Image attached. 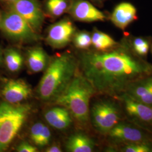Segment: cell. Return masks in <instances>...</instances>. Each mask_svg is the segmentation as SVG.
Here are the masks:
<instances>
[{
  "label": "cell",
  "instance_id": "cell-30",
  "mask_svg": "<svg viewBox=\"0 0 152 152\" xmlns=\"http://www.w3.org/2000/svg\"><path fill=\"white\" fill-rule=\"evenodd\" d=\"M2 14H3V12H2L1 11H0V22L1 20V19H2Z\"/></svg>",
  "mask_w": 152,
  "mask_h": 152
},
{
  "label": "cell",
  "instance_id": "cell-18",
  "mask_svg": "<svg viewBox=\"0 0 152 152\" xmlns=\"http://www.w3.org/2000/svg\"><path fill=\"white\" fill-rule=\"evenodd\" d=\"M91 45L98 51H105L117 46V42L108 34L95 30L91 36Z\"/></svg>",
  "mask_w": 152,
  "mask_h": 152
},
{
  "label": "cell",
  "instance_id": "cell-10",
  "mask_svg": "<svg viewBox=\"0 0 152 152\" xmlns=\"http://www.w3.org/2000/svg\"><path fill=\"white\" fill-rule=\"evenodd\" d=\"M75 33V28L71 20L65 18L50 26L46 41L51 47L61 49L70 42Z\"/></svg>",
  "mask_w": 152,
  "mask_h": 152
},
{
  "label": "cell",
  "instance_id": "cell-5",
  "mask_svg": "<svg viewBox=\"0 0 152 152\" xmlns=\"http://www.w3.org/2000/svg\"><path fill=\"white\" fill-rule=\"evenodd\" d=\"M90 118L95 130L102 135H108L125 117L119 101L115 98L100 99L90 109Z\"/></svg>",
  "mask_w": 152,
  "mask_h": 152
},
{
  "label": "cell",
  "instance_id": "cell-8",
  "mask_svg": "<svg viewBox=\"0 0 152 152\" xmlns=\"http://www.w3.org/2000/svg\"><path fill=\"white\" fill-rule=\"evenodd\" d=\"M116 99L121 105L125 120L152 132V107L132 99L125 93Z\"/></svg>",
  "mask_w": 152,
  "mask_h": 152
},
{
  "label": "cell",
  "instance_id": "cell-22",
  "mask_svg": "<svg viewBox=\"0 0 152 152\" xmlns=\"http://www.w3.org/2000/svg\"><path fill=\"white\" fill-rule=\"evenodd\" d=\"M131 50L141 58H145L150 48L149 41L144 37H135L131 41Z\"/></svg>",
  "mask_w": 152,
  "mask_h": 152
},
{
  "label": "cell",
  "instance_id": "cell-21",
  "mask_svg": "<svg viewBox=\"0 0 152 152\" xmlns=\"http://www.w3.org/2000/svg\"><path fill=\"white\" fill-rule=\"evenodd\" d=\"M116 150L121 152H152V142H138L116 145Z\"/></svg>",
  "mask_w": 152,
  "mask_h": 152
},
{
  "label": "cell",
  "instance_id": "cell-24",
  "mask_svg": "<svg viewBox=\"0 0 152 152\" xmlns=\"http://www.w3.org/2000/svg\"><path fill=\"white\" fill-rule=\"evenodd\" d=\"M51 137V134L49 127L44 125L42 130L39 137L38 141L36 144V145L40 148H42L48 145L50 141Z\"/></svg>",
  "mask_w": 152,
  "mask_h": 152
},
{
  "label": "cell",
  "instance_id": "cell-3",
  "mask_svg": "<svg viewBox=\"0 0 152 152\" xmlns=\"http://www.w3.org/2000/svg\"><path fill=\"white\" fill-rule=\"evenodd\" d=\"M96 94L91 83L77 72L65 91L55 102L67 109L80 125L85 126L90 120V100Z\"/></svg>",
  "mask_w": 152,
  "mask_h": 152
},
{
  "label": "cell",
  "instance_id": "cell-11",
  "mask_svg": "<svg viewBox=\"0 0 152 152\" xmlns=\"http://www.w3.org/2000/svg\"><path fill=\"white\" fill-rule=\"evenodd\" d=\"M67 12L75 20L80 22L104 21L106 18L103 12L85 0H71Z\"/></svg>",
  "mask_w": 152,
  "mask_h": 152
},
{
  "label": "cell",
  "instance_id": "cell-6",
  "mask_svg": "<svg viewBox=\"0 0 152 152\" xmlns=\"http://www.w3.org/2000/svg\"><path fill=\"white\" fill-rule=\"evenodd\" d=\"M0 30L7 38L17 42L33 43L40 39L38 33L22 16L9 9L3 12Z\"/></svg>",
  "mask_w": 152,
  "mask_h": 152
},
{
  "label": "cell",
  "instance_id": "cell-23",
  "mask_svg": "<svg viewBox=\"0 0 152 152\" xmlns=\"http://www.w3.org/2000/svg\"><path fill=\"white\" fill-rule=\"evenodd\" d=\"M73 43L77 48L87 49L91 45V36L86 31H80L73 36Z\"/></svg>",
  "mask_w": 152,
  "mask_h": 152
},
{
  "label": "cell",
  "instance_id": "cell-7",
  "mask_svg": "<svg viewBox=\"0 0 152 152\" xmlns=\"http://www.w3.org/2000/svg\"><path fill=\"white\" fill-rule=\"evenodd\" d=\"M107 135L115 146L132 142H152V132L125 119L115 125Z\"/></svg>",
  "mask_w": 152,
  "mask_h": 152
},
{
  "label": "cell",
  "instance_id": "cell-26",
  "mask_svg": "<svg viewBox=\"0 0 152 152\" xmlns=\"http://www.w3.org/2000/svg\"><path fill=\"white\" fill-rule=\"evenodd\" d=\"M16 151L18 152H36L38 151L36 147L27 142H23L20 143L16 148Z\"/></svg>",
  "mask_w": 152,
  "mask_h": 152
},
{
  "label": "cell",
  "instance_id": "cell-29",
  "mask_svg": "<svg viewBox=\"0 0 152 152\" xmlns=\"http://www.w3.org/2000/svg\"><path fill=\"white\" fill-rule=\"evenodd\" d=\"M3 60V58H2V50L0 48V65L2 63V61Z\"/></svg>",
  "mask_w": 152,
  "mask_h": 152
},
{
  "label": "cell",
  "instance_id": "cell-4",
  "mask_svg": "<svg viewBox=\"0 0 152 152\" xmlns=\"http://www.w3.org/2000/svg\"><path fill=\"white\" fill-rule=\"evenodd\" d=\"M28 104L0 103V152L6 151L24 124L31 111Z\"/></svg>",
  "mask_w": 152,
  "mask_h": 152
},
{
  "label": "cell",
  "instance_id": "cell-27",
  "mask_svg": "<svg viewBox=\"0 0 152 152\" xmlns=\"http://www.w3.org/2000/svg\"><path fill=\"white\" fill-rule=\"evenodd\" d=\"M61 151H62L61 148L57 145H51L49 147L46 151V152H60Z\"/></svg>",
  "mask_w": 152,
  "mask_h": 152
},
{
  "label": "cell",
  "instance_id": "cell-31",
  "mask_svg": "<svg viewBox=\"0 0 152 152\" xmlns=\"http://www.w3.org/2000/svg\"><path fill=\"white\" fill-rule=\"evenodd\" d=\"M94 1H102V0H94Z\"/></svg>",
  "mask_w": 152,
  "mask_h": 152
},
{
  "label": "cell",
  "instance_id": "cell-15",
  "mask_svg": "<svg viewBox=\"0 0 152 152\" xmlns=\"http://www.w3.org/2000/svg\"><path fill=\"white\" fill-rule=\"evenodd\" d=\"M44 117L49 125L59 130L68 129L72 123L71 113L62 106L50 109L45 112Z\"/></svg>",
  "mask_w": 152,
  "mask_h": 152
},
{
  "label": "cell",
  "instance_id": "cell-16",
  "mask_svg": "<svg viewBox=\"0 0 152 152\" xmlns=\"http://www.w3.org/2000/svg\"><path fill=\"white\" fill-rule=\"evenodd\" d=\"M50 63L49 56L41 47L29 49L27 53V63L28 69L33 73L45 70Z\"/></svg>",
  "mask_w": 152,
  "mask_h": 152
},
{
  "label": "cell",
  "instance_id": "cell-9",
  "mask_svg": "<svg viewBox=\"0 0 152 152\" xmlns=\"http://www.w3.org/2000/svg\"><path fill=\"white\" fill-rule=\"evenodd\" d=\"M8 5L9 9L22 16L36 32L40 31L45 14L38 0H17Z\"/></svg>",
  "mask_w": 152,
  "mask_h": 152
},
{
  "label": "cell",
  "instance_id": "cell-25",
  "mask_svg": "<svg viewBox=\"0 0 152 152\" xmlns=\"http://www.w3.org/2000/svg\"><path fill=\"white\" fill-rule=\"evenodd\" d=\"M44 126V124H43L42 123H41L40 122H36V124H34L31 127V131H30V137H31V140L34 143L35 145L38 141L39 137L41 135V133L42 130Z\"/></svg>",
  "mask_w": 152,
  "mask_h": 152
},
{
  "label": "cell",
  "instance_id": "cell-13",
  "mask_svg": "<svg viewBox=\"0 0 152 152\" xmlns=\"http://www.w3.org/2000/svg\"><path fill=\"white\" fill-rule=\"evenodd\" d=\"M32 92L29 85L22 80H10L6 83L2 91L6 102L19 104L29 97Z\"/></svg>",
  "mask_w": 152,
  "mask_h": 152
},
{
  "label": "cell",
  "instance_id": "cell-14",
  "mask_svg": "<svg viewBox=\"0 0 152 152\" xmlns=\"http://www.w3.org/2000/svg\"><path fill=\"white\" fill-rule=\"evenodd\" d=\"M137 18L135 6L129 2H122L114 8L111 21L117 27L124 30Z\"/></svg>",
  "mask_w": 152,
  "mask_h": 152
},
{
  "label": "cell",
  "instance_id": "cell-2",
  "mask_svg": "<svg viewBox=\"0 0 152 152\" xmlns=\"http://www.w3.org/2000/svg\"><path fill=\"white\" fill-rule=\"evenodd\" d=\"M78 68V61L72 55L66 53L54 57L38 84L39 98L45 102L55 101L69 85Z\"/></svg>",
  "mask_w": 152,
  "mask_h": 152
},
{
  "label": "cell",
  "instance_id": "cell-19",
  "mask_svg": "<svg viewBox=\"0 0 152 152\" xmlns=\"http://www.w3.org/2000/svg\"><path fill=\"white\" fill-rule=\"evenodd\" d=\"M4 61L7 69L12 73L20 70L23 64V58L20 52L15 48H9L4 52Z\"/></svg>",
  "mask_w": 152,
  "mask_h": 152
},
{
  "label": "cell",
  "instance_id": "cell-12",
  "mask_svg": "<svg viewBox=\"0 0 152 152\" xmlns=\"http://www.w3.org/2000/svg\"><path fill=\"white\" fill-rule=\"evenodd\" d=\"M124 93L135 100L152 107V74L131 83Z\"/></svg>",
  "mask_w": 152,
  "mask_h": 152
},
{
  "label": "cell",
  "instance_id": "cell-33",
  "mask_svg": "<svg viewBox=\"0 0 152 152\" xmlns=\"http://www.w3.org/2000/svg\"></svg>",
  "mask_w": 152,
  "mask_h": 152
},
{
  "label": "cell",
  "instance_id": "cell-20",
  "mask_svg": "<svg viewBox=\"0 0 152 152\" xmlns=\"http://www.w3.org/2000/svg\"><path fill=\"white\" fill-rule=\"evenodd\" d=\"M71 0H46L45 9L46 14L53 18H56L67 12Z\"/></svg>",
  "mask_w": 152,
  "mask_h": 152
},
{
  "label": "cell",
  "instance_id": "cell-1",
  "mask_svg": "<svg viewBox=\"0 0 152 152\" xmlns=\"http://www.w3.org/2000/svg\"><path fill=\"white\" fill-rule=\"evenodd\" d=\"M78 61L81 73L96 93L115 99L132 82L152 74V64L124 48L83 53Z\"/></svg>",
  "mask_w": 152,
  "mask_h": 152
},
{
  "label": "cell",
  "instance_id": "cell-17",
  "mask_svg": "<svg viewBox=\"0 0 152 152\" xmlns=\"http://www.w3.org/2000/svg\"><path fill=\"white\" fill-rule=\"evenodd\" d=\"M95 142L90 137L82 132L72 135L66 142L68 152H91L94 151Z\"/></svg>",
  "mask_w": 152,
  "mask_h": 152
},
{
  "label": "cell",
  "instance_id": "cell-28",
  "mask_svg": "<svg viewBox=\"0 0 152 152\" xmlns=\"http://www.w3.org/2000/svg\"><path fill=\"white\" fill-rule=\"evenodd\" d=\"M17 1V0H0V1L6 2V3H7L8 4H10L11 2H14V1Z\"/></svg>",
  "mask_w": 152,
  "mask_h": 152
},
{
  "label": "cell",
  "instance_id": "cell-32",
  "mask_svg": "<svg viewBox=\"0 0 152 152\" xmlns=\"http://www.w3.org/2000/svg\"></svg>",
  "mask_w": 152,
  "mask_h": 152
}]
</instances>
